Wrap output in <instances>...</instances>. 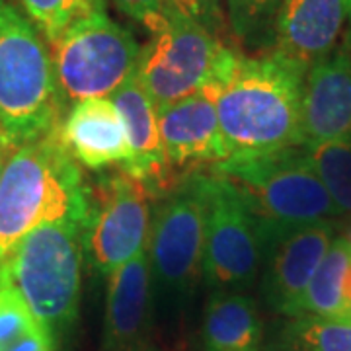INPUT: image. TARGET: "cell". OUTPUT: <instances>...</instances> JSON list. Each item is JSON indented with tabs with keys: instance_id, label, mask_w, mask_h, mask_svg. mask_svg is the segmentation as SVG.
<instances>
[{
	"instance_id": "obj_14",
	"label": "cell",
	"mask_w": 351,
	"mask_h": 351,
	"mask_svg": "<svg viewBox=\"0 0 351 351\" xmlns=\"http://www.w3.org/2000/svg\"><path fill=\"white\" fill-rule=\"evenodd\" d=\"M346 20L343 0H281L274 22V51L306 73L336 49Z\"/></svg>"
},
{
	"instance_id": "obj_10",
	"label": "cell",
	"mask_w": 351,
	"mask_h": 351,
	"mask_svg": "<svg viewBox=\"0 0 351 351\" xmlns=\"http://www.w3.org/2000/svg\"><path fill=\"white\" fill-rule=\"evenodd\" d=\"M152 189L125 172L106 176L90 193L84 248L92 267L110 276L147 250L151 234Z\"/></svg>"
},
{
	"instance_id": "obj_12",
	"label": "cell",
	"mask_w": 351,
	"mask_h": 351,
	"mask_svg": "<svg viewBox=\"0 0 351 351\" xmlns=\"http://www.w3.org/2000/svg\"><path fill=\"white\" fill-rule=\"evenodd\" d=\"M301 147L324 143H351V49H334L313 64L302 84Z\"/></svg>"
},
{
	"instance_id": "obj_15",
	"label": "cell",
	"mask_w": 351,
	"mask_h": 351,
	"mask_svg": "<svg viewBox=\"0 0 351 351\" xmlns=\"http://www.w3.org/2000/svg\"><path fill=\"white\" fill-rule=\"evenodd\" d=\"M158 129L170 166L217 164L228 158L215 101L203 90L158 110Z\"/></svg>"
},
{
	"instance_id": "obj_26",
	"label": "cell",
	"mask_w": 351,
	"mask_h": 351,
	"mask_svg": "<svg viewBox=\"0 0 351 351\" xmlns=\"http://www.w3.org/2000/svg\"><path fill=\"white\" fill-rule=\"evenodd\" d=\"M117 10L156 34L168 20V0H113Z\"/></svg>"
},
{
	"instance_id": "obj_30",
	"label": "cell",
	"mask_w": 351,
	"mask_h": 351,
	"mask_svg": "<svg viewBox=\"0 0 351 351\" xmlns=\"http://www.w3.org/2000/svg\"><path fill=\"white\" fill-rule=\"evenodd\" d=\"M138 351H154V350H151V348H147V346H145L143 350H138Z\"/></svg>"
},
{
	"instance_id": "obj_8",
	"label": "cell",
	"mask_w": 351,
	"mask_h": 351,
	"mask_svg": "<svg viewBox=\"0 0 351 351\" xmlns=\"http://www.w3.org/2000/svg\"><path fill=\"white\" fill-rule=\"evenodd\" d=\"M226 51L228 45L221 38L182 16L168 2V20L141 51L135 78L156 110H162L207 86Z\"/></svg>"
},
{
	"instance_id": "obj_27",
	"label": "cell",
	"mask_w": 351,
	"mask_h": 351,
	"mask_svg": "<svg viewBox=\"0 0 351 351\" xmlns=\"http://www.w3.org/2000/svg\"><path fill=\"white\" fill-rule=\"evenodd\" d=\"M343 237L351 242V219H348V223L343 226Z\"/></svg>"
},
{
	"instance_id": "obj_4",
	"label": "cell",
	"mask_w": 351,
	"mask_h": 351,
	"mask_svg": "<svg viewBox=\"0 0 351 351\" xmlns=\"http://www.w3.org/2000/svg\"><path fill=\"white\" fill-rule=\"evenodd\" d=\"M63 101L39 29L16 0H0V137L14 149L47 137Z\"/></svg>"
},
{
	"instance_id": "obj_29",
	"label": "cell",
	"mask_w": 351,
	"mask_h": 351,
	"mask_svg": "<svg viewBox=\"0 0 351 351\" xmlns=\"http://www.w3.org/2000/svg\"><path fill=\"white\" fill-rule=\"evenodd\" d=\"M346 41L350 43V49H351V29H350V32H348V36H346Z\"/></svg>"
},
{
	"instance_id": "obj_7",
	"label": "cell",
	"mask_w": 351,
	"mask_h": 351,
	"mask_svg": "<svg viewBox=\"0 0 351 351\" xmlns=\"http://www.w3.org/2000/svg\"><path fill=\"white\" fill-rule=\"evenodd\" d=\"M205 193L203 277L219 291L248 289L265 260V242L240 189L217 172H201Z\"/></svg>"
},
{
	"instance_id": "obj_20",
	"label": "cell",
	"mask_w": 351,
	"mask_h": 351,
	"mask_svg": "<svg viewBox=\"0 0 351 351\" xmlns=\"http://www.w3.org/2000/svg\"><path fill=\"white\" fill-rule=\"evenodd\" d=\"M267 351H351V320L295 316L279 330Z\"/></svg>"
},
{
	"instance_id": "obj_9",
	"label": "cell",
	"mask_w": 351,
	"mask_h": 351,
	"mask_svg": "<svg viewBox=\"0 0 351 351\" xmlns=\"http://www.w3.org/2000/svg\"><path fill=\"white\" fill-rule=\"evenodd\" d=\"M147 248L152 283L174 299L188 297L203 276L205 193L201 172L174 186L158 205Z\"/></svg>"
},
{
	"instance_id": "obj_22",
	"label": "cell",
	"mask_w": 351,
	"mask_h": 351,
	"mask_svg": "<svg viewBox=\"0 0 351 351\" xmlns=\"http://www.w3.org/2000/svg\"><path fill=\"white\" fill-rule=\"evenodd\" d=\"M314 172L330 193L341 217L351 219V143L336 141L304 149Z\"/></svg>"
},
{
	"instance_id": "obj_1",
	"label": "cell",
	"mask_w": 351,
	"mask_h": 351,
	"mask_svg": "<svg viewBox=\"0 0 351 351\" xmlns=\"http://www.w3.org/2000/svg\"><path fill=\"white\" fill-rule=\"evenodd\" d=\"M304 76L277 51L250 57L228 47L203 88L215 101L228 156L301 147Z\"/></svg>"
},
{
	"instance_id": "obj_6",
	"label": "cell",
	"mask_w": 351,
	"mask_h": 351,
	"mask_svg": "<svg viewBox=\"0 0 351 351\" xmlns=\"http://www.w3.org/2000/svg\"><path fill=\"white\" fill-rule=\"evenodd\" d=\"M53 66L64 100L112 98L137 75L143 47L106 4L75 20L51 43Z\"/></svg>"
},
{
	"instance_id": "obj_25",
	"label": "cell",
	"mask_w": 351,
	"mask_h": 351,
	"mask_svg": "<svg viewBox=\"0 0 351 351\" xmlns=\"http://www.w3.org/2000/svg\"><path fill=\"white\" fill-rule=\"evenodd\" d=\"M168 2L182 16H186L188 20L205 27L207 32L219 38V32L225 24L223 0H168Z\"/></svg>"
},
{
	"instance_id": "obj_21",
	"label": "cell",
	"mask_w": 351,
	"mask_h": 351,
	"mask_svg": "<svg viewBox=\"0 0 351 351\" xmlns=\"http://www.w3.org/2000/svg\"><path fill=\"white\" fill-rule=\"evenodd\" d=\"M55 339L12 287H0V351H53Z\"/></svg>"
},
{
	"instance_id": "obj_13",
	"label": "cell",
	"mask_w": 351,
	"mask_h": 351,
	"mask_svg": "<svg viewBox=\"0 0 351 351\" xmlns=\"http://www.w3.org/2000/svg\"><path fill=\"white\" fill-rule=\"evenodd\" d=\"M57 137L73 160L90 170L117 164L123 170L131 160L125 123L112 98L73 101L57 125Z\"/></svg>"
},
{
	"instance_id": "obj_16",
	"label": "cell",
	"mask_w": 351,
	"mask_h": 351,
	"mask_svg": "<svg viewBox=\"0 0 351 351\" xmlns=\"http://www.w3.org/2000/svg\"><path fill=\"white\" fill-rule=\"evenodd\" d=\"M108 279L101 351H138L149 332L152 271L147 250L119 265Z\"/></svg>"
},
{
	"instance_id": "obj_28",
	"label": "cell",
	"mask_w": 351,
	"mask_h": 351,
	"mask_svg": "<svg viewBox=\"0 0 351 351\" xmlns=\"http://www.w3.org/2000/svg\"><path fill=\"white\" fill-rule=\"evenodd\" d=\"M346 4V14H348V20H350V29H351V0H343Z\"/></svg>"
},
{
	"instance_id": "obj_19",
	"label": "cell",
	"mask_w": 351,
	"mask_h": 351,
	"mask_svg": "<svg viewBox=\"0 0 351 351\" xmlns=\"http://www.w3.org/2000/svg\"><path fill=\"white\" fill-rule=\"evenodd\" d=\"M351 320V242L343 234L332 240L301 302L299 316Z\"/></svg>"
},
{
	"instance_id": "obj_24",
	"label": "cell",
	"mask_w": 351,
	"mask_h": 351,
	"mask_svg": "<svg viewBox=\"0 0 351 351\" xmlns=\"http://www.w3.org/2000/svg\"><path fill=\"white\" fill-rule=\"evenodd\" d=\"M230 32L240 41H248L276 22L281 0H225Z\"/></svg>"
},
{
	"instance_id": "obj_23",
	"label": "cell",
	"mask_w": 351,
	"mask_h": 351,
	"mask_svg": "<svg viewBox=\"0 0 351 351\" xmlns=\"http://www.w3.org/2000/svg\"><path fill=\"white\" fill-rule=\"evenodd\" d=\"M24 12L49 43L63 34L75 20L92 12L106 0H20Z\"/></svg>"
},
{
	"instance_id": "obj_17",
	"label": "cell",
	"mask_w": 351,
	"mask_h": 351,
	"mask_svg": "<svg viewBox=\"0 0 351 351\" xmlns=\"http://www.w3.org/2000/svg\"><path fill=\"white\" fill-rule=\"evenodd\" d=\"M127 129V141L131 149V160L121 172L145 182L154 191L172 184V166L164 154L158 110L133 76L112 96Z\"/></svg>"
},
{
	"instance_id": "obj_18",
	"label": "cell",
	"mask_w": 351,
	"mask_h": 351,
	"mask_svg": "<svg viewBox=\"0 0 351 351\" xmlns=\"http://www.w3.org/2000/svg\"><path fill=\"white\" fill-rule=\"evenodd\" d=\"M205 351H262L263 326L258 306L240 291H219L203 314Z\"/></svg>"
},
{
	"instance_id": "obj_5",
	"label": "cell",
	"mask_w": 351,
	"mask_h": 351,
	"mask_svg": "<svg viewBox=\"0 0 351 351\" xmlns=\"http://www.w3.org/2000/svg\"><path fill=\"white\" fill-rule=\"evenodd\" d=\"M82 260L84 226H38L0 262V287H12L55 339L78 313Z\"/></svg>"
},
{
	"instance_id": "obj_3",
	"label": "cell",
	"mask_w": 351,
	"mask_h": 351,
	"mask_svg": "<svg viewBox=\"0 0 351 351\" xmlns=\"http://www.w3.org/2000/svg\"><path fill=\"white\" fill-rule=\"evenodd\" d=\"M213 172L240 189L265 248L297 228L341 217L302 147L228 156L213 164Z\"/></svg>"
},
{
	"instance_id": "obj_2",
	"label": "cell",
	"mask_w": 351,
	"mask_h": 351,
	"mask_svg": "<svg viewBox=\"0 0 351 351\" xmlns=\"http://www.w3.org/2000/svg\"><path fill=\"white\" fill-rule=\"evenodd\" d=\"M90 191L57 129L16 147L0 176V262L34 228L76 223L86 230Z\"/></svg>"
},
{
	"instance_id": "obj_11",
	"label": "cell",
	"mask_w": 351,
	"mask_h": 351,
	"mask_svg": "<svg viewBox=\"0 0 351 351\" xmlns=\"http://www.w3.org/2000/svg\"><path fill=\"white\" fill-rule=\"evenodd\" d=\"M334 232V221L316 223L289 232L267 248L262 287L276 313L299 316L302 297L336 239Z\"/></svg>"
}]
</instances>
